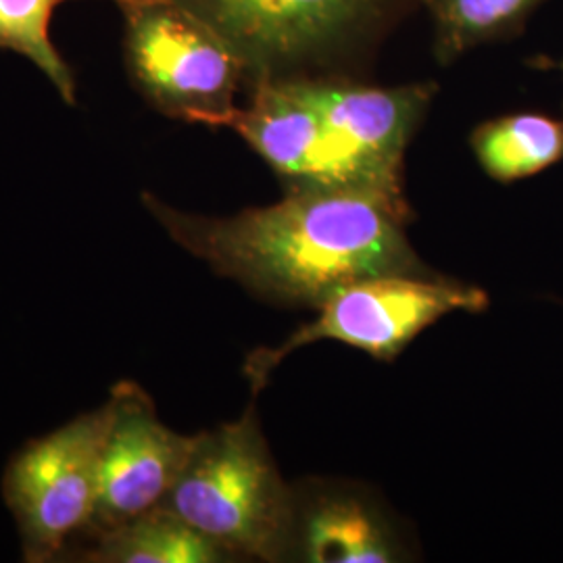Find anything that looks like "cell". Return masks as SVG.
Here are the masks:
<instances>
[{"instance_id": "7", "label": "cell", "mask_w": 563, "mask_h": 563, "mask_svg": "<svg viewBox=\"0 0 563 563\" xmlns=\"http://www.w3.org/2000/svg\"><path fill=\"white\" fill-rule=\"evenodd\" d=\"M109 405L99 495L78 543L163 505L197 443V437L178 434L159 420L139 384H118Z\"/></svg>"}, {"instance_id": "1", "label": "cell", "mask_w": 563, "mask_h": 563, "mask_svg": "<svg viewBox=\"0 0 563 563\" xmlns=\"http://www.w3.org/2000/svg\"><path fill=\"white\" fill-rule=\"evenodd\" d=\"M146 209L181 249L267 301L318 307L351 282L426 274L405 236L407 205L362 188H299L232 218Z\"/></svg>"}, {"instance_id": "13", "label": "cell", "mask_w": 563, "mask_h": 563, "mask_svg": "<svg viewBox=\"0 0 563 563\" xmlns=\"http://www.w3.org/2000/svg\"><path fill=\"white\" fill-rule=\"evenodd\" d=\"M541 0H428L439 51L453 59L463 51L516 30Z\"/></svg>"}, {"instance_id": "6", "label": "cell", "mask_w": 563, "mask_h": 563, "mask_svg": "<svg viewBox=\"0 0 563 563\" xmlns=\"http://www.w3.org/2000/svg\"><path fill=\"white\" fill-rule=\"evenodd\" d=\"M267 163L288 190L362 188L402 199V190L374 174L330 132L302 81L263 78L249 107L228 123Z\"/></svg>"}, {"instance_id": "15", "label": "cell", "mask_w": 563, "mask_h": 563, "mask_svg": "<svg viewBox=\"0 0 563 563\" xmlns=\"http://www.w3.org/2000/svg\"><path fill=\"white\" fill-rule=\"evenodd\" d=\"M562 69H563V63H562Z\"/></svg>"}, {"instance_id": "9", "label": "cell", "mask_w": 563, "mask_h": 563, "mask_svg": "<svg viewBox=\"0 0 563 563\" xmlns=\"http://www.w3.org/2000/svg\"><path fill=\"white\" fill-rule=\"evenodd\" d=\"M302 90L342 146L401 190L402 153L432 99V86L365 88L302 81Z\"/></svg>"}, {"instance_id": "3", "label": "cell", "mask_w": 563, "mask_h": 563, "mask_svg": "<svg viewBox=\"0 0 563 563\" xmlns=\"http://www.w3.org/2000/svg\"><path fill=\"white\" fill-rule=\"evenodd\" d=\"M130 71L165 115L228 128L246 74L241 57L174 0H121Z\"/></svg>"}, {"instance_id": "14", "label": "cell", "mask_w": 563, "mask_h": 563, "mask_svg": "<svg viewBox=\"0 0 563 563\" xmlns=\"http://www.w3.org/2000/svg\"><path fill=\"white\" fill-rule=\"evenodd\" d=\"M63 0H0V46L32 60L60 99L76 102V81L51 41V18Z\"/></svg>"}, {"instance_id": "5", "label": "cell", "mask_w": 563, "mask_h": 563, "mask_svg": "<svg viewBox=\"0 0 563 563\" xmlns=\"http://www.w3.org/2000/svg\"><path fill=\"white\" fill-rule=\"evenodd\" d=\"M111 405L30 441L7 465L2 495L20 530L23 560L57 562L90 523Z\"/></svg>"}, {"instance_id": "12", "label": "cell", "mask_w": 563, "mask_h": 563, "mask_svg": "<svg viewBox=\"0 0 563 563\" xmlns=\"http://www.w3.org/2000/svg\"><path fill=\"white\" fill-rule=\"evenodd\" d=\"M305 560L313 563L393 562L383 526L351 499H323L313 505L301 528Z\"/></svg>"}, {"instance_id": "8", "label": "cell", "mask_w": 563, "mask_h": 563, "mask_svg": "<svg viewBox=\"0 0 563 563\" xmlns=\"http://www.w3.org/2000/svg\"><path fill=\"white\" fill-rule=\"evenodd\" d=\"M205 21L260 80L336 41L369 0H174Z\"/></svg>"}, {"instance_id": "4", "label": "cell", "mask_w": 563, "mask_h": 563, "mask_svg": "<svg viewBox=\"0 0 563 563\" xmlns=\"http://www.w3.org/2000/svg\"><path fill=\"white\" fill-rule=\"evenodd\" d=\"M481 288L437 280L428 274H390L351 282L330 292L316 309L318 318L292 332L280 346L260 349L246 360L253 390L297 349L336 341L362 349L376 360H393L428 325L455 311H483Z\"/></svg>"}, {"instance_id": "10", "label": "cell", "mask_w": 563, "mask_h": 563, "mask_svg": "<svg viewBox=\"0 0 563 563\" xmlns=\"http://www.w3.org/2000/svg\"><path fill=\"white\" fill-rule=\"evenodd\" d=\"M80 562L95 563H216L228 562L222 547L184 522L165 505L86 539L74 551Z\"/></svg>"}, {"instance_id": "2", "label": "cell", "mask_w": 563, "mask_h": 563, "mask_svg": "<svg viewBox=\"0 0 563 563\" xmlns=\"http://www.w3.org/2000/svg\"><path fill=\"white\" fill-rule=\"evenodd\" d=\"M232 558L278 562L297 543V509L263 439L255 409L197 434L163 501Z\"/></svg>"}, {"instance_id": "11", "label": "cell", "mask_w": 563, "mask_h": 563, "mask_svg": "<svg viewBox=\"0 0 563 563\" xmlns=\"http://www.w3.org/2000/svg\"><path fill=\"white\" fill-rule=\"evenodd\" d=\"M472 148L493 180H523L563 162V120L514 113L486 121L474 130Z\"/></svg>"}]
</instances>
